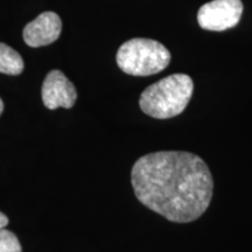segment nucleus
<instances>
[{"label": "nucleus", "mask_w": 252, "mask_h": 252, "mask_svg": "<svg viewBox=\"0 0 252 252\" xmlns=\"http://www.w3.org/2000/svg\"><path fill=\"white\" fill-rule=\"evenodd\" d=\"M131 182L145 207L176 223L197 220L213 197L209 167L200 157L181 151L141 157L132 167Z\"/></svg>", "instance_id": "f257e3e1"}, {"label": "nucleus", "mask_w": 252, "mask_h": 252, "mask_svg": "<svg viewBox=\"0 0 252 252\" xmlns=\"http://www.w3.org/2000/svg\"><path fill=\"white\" fill-rule=\"evenodd\" d=\"M193 90V81L188 75H169L144 90L139 99L140 109L153 118L175 117L188 105Z\"/></svg>", "instance_id": "f03ea898"}, {"label": "nucleus", "mask_w": 252, "mask_h": 252, "mask_svg": "<svg viewBox=\"0 0 252 252\" xmlns=\"http://www.w3.org/2000/svg\"><path fill=\"white\" fill-rule=\"evenodd\" d=\"M171 62L165 46L151 39H132L123 43L117 53L118 67L132 76H150L162 71Z\"/></svg>", "instance_id": "7ed1b4c3"}, {"label": "nucleus", "mask_w": 252, "mask_h": 252, "mask_svg": "<svg viewBox=\"0 0 252 252\" xmlns=\"http://www.w3.org/2000/svg\"><path fill=\"white\" fill-rule=\"evenodd\" d=\"M243 4L241 0H213L200 8L198 25L207 31L220 32L235 27L241 20Z\"/></svg>", "instance_id": "20e7f679"}, {"label": "nucleus", "mask_w": 252, "mask_h": 252, "mask_svg": "<svg viewBox=\"0 0 252 252\" xmlns=\"http://www.w3.org/2000/svg\"><path fill=\"white\" fill-rule=\"evenodd\" d=\"M42 102L49 110L70 109L77 98L74 84L60 70H52L42 84Z\"/></svg>", "instance_id": "39448f33"}, {"label": "nucleus", "mask_w": 252, "mask_h": 252, "mask_svg": "<svg viewBox=\"0 0 252 252\" xmlns=\"http://www.w3.org/2000/svg\"><path fill=\"white\" fill-rule=\"evenodd\" d=\"M61 31L59 15L54 12H43L24 28V40L30 47L37 48L55 42Z\"/></svg>", "instance_id": "423d86ee"}, {"label": "nucleus", "mask_w": 252, "mask_h": 252, "mask_svg": "<svg viewBox=\"0 0 252 252\" xmlns=\"http://www.w3.org/2000/svg\"><path fill=\"white\" fill-rule=\"evenodd\" d=\"M24 70V61L13 48L0 43V72L6 75H19Z\"/></svg>", "instance_id": "0eeeda50"}, {"label": "nucleus", "mask_w": 252, "mask_h": 252, "mask_svg": "<svg viewBox=\"0 0 252 252\" xmlns=\"http://www.w3.org/2000/svg\"><path fill=\"white\" fill-rule=\"evenodd\" d=\"M21 245L13 232L0 229V252H21Z\"/></svg>", "instance_id": "6e6552de"}, {"label": "nucleus", "mask_w": 252, "mask_h": 252, "mask_svg": "<svg viewBox=\"0 0 252 252\" xmlns=\"http://www.w3.org/2000/svg\"><path fill=\"white\" fill-rule=\"evenodd\" d=\"M8 224V219L2 213H0V229L5 228Z\"/></svg>", "instance_id": "1a4fd4ad"}, {"label": "nucleus", "mask_w": 252, "mask_h": 252, "mask_svg": "<svg viewBox=\"0 0 252 252\" xmlns=\"http://www.w3.org/2000/svg\"><path fill=\"white\" fill-rule=\"evenodd\" d=\"M2 110H4V103H2L1 98H0V115L2 113Z\"/></svg>", "instance_id": "9d476101"}]
</instances>
